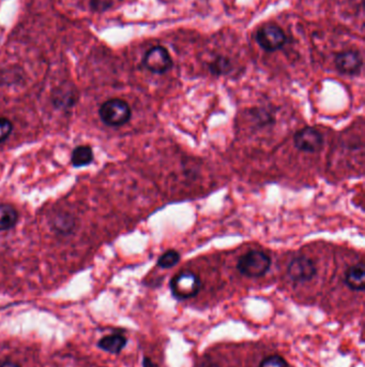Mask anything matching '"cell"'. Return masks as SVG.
I'll return each instance as SVG.
<instances>
[{"instance_id": "obj_1", "label": "cell", "mask_w": 365, "mask_h": 367, "mask_svg": "<svg viewBox=\"0 0 365 367\" xmlns=\"http://www.w3.org/2000/svg\"><path fill=\"white\" fill-rule=\"evenodd\" d=\"M271 267V259L261 251H251L238 260L237 269L240 273L250 279H259L267 274Z\"/></svg>"}, {"instance_id": "obj_2", "label": "cell", "mask_w": 365, "mask_h": 367, "mask_svg": "<svg viewBox=\"0 0 365 367\" xmlns=\"http://www.w3.org/2000/svg\"><path fill=\"white\" fill-rule=\"evenodd\" d=\"M99 114L101 120L106 126L120 127L124 126L131 120L132 111L128 102L122 99L114 98L103 103Z\"/></svg>"}, {"instance_id": "obj_3", "label": "cell", "mask_w": 365, "mask_h": 367, "mask_svg": "<svg viewBox=\"0 0 365 367\" xmlns=\"http://www.w3.org/2000/svg\"><path fill=\"white\" fill-rule=\"evenodd\" d=\"M170 291L174 297L180 301L192 299L200 293L202 281L196 274L192 272H181L172 277L170 283Z\"/></svg>"}, {"instance_id": "obj_4", "label": "cell", "mask_w": 365, "mask_h": 367, "mask_svg": "<svg viewBox=\"0 0 365 367\" xmlns=\"http://www.w3.org/2000/svg\"><path fill=\"white\" fill-rule=\"evenodd\" d=\"M293 144L300 152L318 153L323 148V136L317 129L305 127L295 132L293 136Z\"/></svg>"}, {"instance_id": "obj_5", "label": "cell", "mask_w": 365, "mask_h": 367, "mask_svg": "<svg viewBox=\"0 0 365 367\" xmlns=\"http://www.w3.org/2000/svg\"><path fill=\"white\" fill-rule=\"evenodd\" d=\"M256 40L265 51L275 52L286 43V36L279 26L268 24L257 31Z\"/></svg>"}, {"instance_id": "obj_6", "label": "cell", "mask_w": 365, "mask_h": 367, "mask_svg": "<svg viewBox=\"0 0 365 367\" xmlns=\"http://www.w3.org/2000/svg\"><path fill=\"white\" fill-rule=\"evenodd\" d=\"M287 274H289V279L295 283H307L316 276V265L312 259L301 256V257L295 258L289 263Z\"/></svg>"}, {"instance_id": "obj_7", "label": "cell", "mask_w": 365, "mask_h": 367, "mask_svg": "<svg viewBox=\"0 0 365 367\" xmlns=\"http://www.w3.org/2000/svg\"><path fill=\"white\" fill-rule=\"evenodd\" d=\"M143 63L152 73L162 75L172 68V61L165 47H154L147 52Z\"/></svg>"}, {"instance_id": "obj_8", "label": "cell", "mask_w": 365, "mask_h": 367, "mask_svg": "<svg viewBox=\"0 0 365 367\" xmlns=\"http://www.w3.org/2000/svg\"><path fill=\"white\" fill-rule=\"evenodd\" d=\"M363 61L360 53L357 51H345L335 57L337 70L343 75H357L362 68Z\"/></svg>"}, {"instance_id": "obj_9", "label": "cell", "mask_w": 365, "mask_h": 367, "mask_svg": "<svg viewBox=\"0 0 365 367\" xmlns=\"http://www.w3.org/2000/svg\"><path fill=\"white\" fill-rule=\"evenodd\" d=\"M345 285L352 291H363L365 289V267L363 263L352 265L345 273Z\"/></svg>"}, {"instance_id": "obj_10", "label": "cell", "mask_w": 365, "mask_h": 367, "mask_svg": "<svg viewBox=\"0 0 365 367\" xmlns=\"http://www.w3.org/2000/svg\"><path fill=\"white\" fill-rule=\"evenodd\" d=\"M128 339L122 334H111L103 336L98 342V347L112 354H119L126 348Z\"/></svg>"}, {"instance_id": "obj_11", "label": "cell", "mask_w": 365, "mask_h": 367, "mask_svg": "<svg viewBox=\"0 0 365 367\" xmlns=\"http://www.w3.org/2000/svg\"><path fill=\"white\" fill-rule=\"evenodd\" d=\"M19 221V213L10 204H0V231L13 229Z\"/></svg>"}, {"instance_id": "obj_12", "label": "cell", "mask_w": 365, "mask_h": 367, "mask_svg": "<svg viewBox=\"0 0 365 367\" xmlns=\"http://www.w3.org/2000/svg\"><path fill=\"white\" fill-rule=\"evenodd\" d=\"M93 162V150L89 146H77L71 155V164L75 168L88 166Z\"/></svg>"}, {"instance_id": "obj_13", "label": "cell", "mask_w": 365, "mask_h": 367, "mask_svg": "<svg viewBox=\"0 0 365 367\" xmlns=\"http://www.w3.org/2000/svg\"><path fill=\"white\" fill-rule=\"evenodd\" d=\"M180 258L181 257H180V253L178 251L170 249V251H166V253H164L163 255L159 258L158 265L161 269H172L175 265H178Z\"/></svg>"}, {"instance_id": "obj_14", "label": "cell", "mask_w": 365, "mask_h": 367, "mask_svg": "<svg viewBox=\"0 0 365 367\" xmlns=\"http://www.w3.org/2000/svg\"><path fill=\"white\" fill-rule=\"evenodd\" d=\"M259 367H289V365L285 359L275 354V356H269L263 359L259 363Z\"/></svg>"}, {"instance_id": "obj_15", "label": "cell", "mask_w": 365, "mask_h": 367, "mask_svg": "<svg viewBox=\"0 0 365 367\" xmlns=\"http://www.w3.org/2000/svg\"><path fill=\"white\" fill-rule=\"evenodd\" d=\"M231 68V65H229V61L226 58H218L213 63L210 65V71L214 75H224V73H227Z\"/></svg>"}, {"instance_id": "obj_16", "label": "cell", "mask_w": 365, "mask_h": 367, "mask_svg": "<svg viewBox=\"0 0 365 367\" xmlns=\"http://www.w3.org/2000/svg\"><path fill=\"white\" fill-rule=\"evenodd\" d=\"M13 130V124L5 117H0V143L5 142Z\"/></svg>"}, {"instance_id": "obj_17", "label": "cell", "mask_w": 365, "mask_h": 367, "mask_svg": "<svg viewBox=\"0 0 365 367\" xmlns=\"http://www.w3.org/2000/svg\"><path fill=\"white\" fill-rule=\"evenodd\" d=\"M200 367H220L212 359H205L200 363Z\"/></svg>"}, {"instance_id": "obj_18", "label": "cell", "mask_w": 365, "mask_h": 367, "mask_svg": "<svg viewBox=\"0 0 365 367\" xmlns=\"http://www.w3.org/2000/svg\"><path fill=\"white\" fill-rule=\"evenodd\" d=\"M143 367H159L158 365L156 364V363L154 362V361L152 360L150 358H147V357H145L144 359H143Z\"/></svg>"}, {"instance_id": "obj_19", "label": "cell", "mask_w": 365, "mask_h": 367, "mask_svg": "<svg viewBox=\"0 0 365 367\" xmlns=\"http://www.w3.org/2000/svg\"><path fill=\"white\" fill-rule=\"evenodd\" d=\"M0 367H22L19 363L13 362V361H3V362H0Z\"/></svg>"}]
</instances>
